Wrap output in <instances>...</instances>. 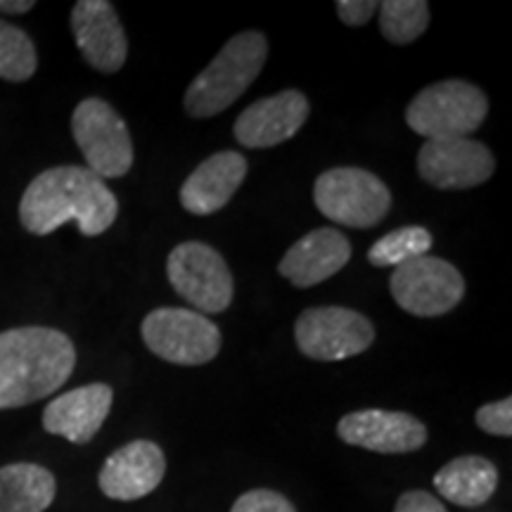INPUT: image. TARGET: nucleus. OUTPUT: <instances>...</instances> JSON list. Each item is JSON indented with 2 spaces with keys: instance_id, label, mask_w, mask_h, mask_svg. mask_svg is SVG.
Instances as JSON below:
<instances>
[{
  "instance_id": "nucleus-1",
  "label": "nucleus",
  "mask_w": 512,
  "mask_h": 512,
  "mask_svg": "<svg viewBox=\"0 0 512 512\" xmlns=\"http://www.w3.org/2000/svg\"><path fill=\"white\" fill-rule=\"evenodd\" d=\"M119 216L117 195L86 166H55L43 171L19 200V221L31 235L55 233L74 221L86 238H95Z\"/></svg>"
},
{
  "instance_id": "nucleus-2",
  "label": "nucleus",
  "mask_w": 512,
  "mask_h": 512,
  "mask_svg": "<svg viewBox=\"0 0 512 512\" xmlns=\"http://www.w3.org/2000/svg\"><path fill=\"white\" fill-rule=\"evenodd\" d=\"M74 342L53 328L0 332V411L41 401L72 377Z\"/></svg>"
},
{
  "instance_id": "nucleus-3",
  "label": "nucleus",
  "mask_w": 512,
  "mask_h": 512,
  "mask_svg": "<svg viewBox=\"0 0 512 512\" xmlns=\"http://www.w3.org/2000/svg\"><path fill=\"white\" fill-rule=\"evenodd\" d=\"M268 57V41L259 31H242L233 36L221 53L190 83L185 93V112L195 119L216 117L226 112L256 81Z\"/></svg>"
},
{
  "instance_id": "nucleus-4",
  "label": "nucleus",
  "mask_w": 512,
  "mask_h": 512,
  "mask_svg": "<svg viewBox=\"0 0 512 512\" xmlns=\"http://www.w3.org/2000/svg\"><path fill=\"white\" fill-rule=\"evenodd\" d=\"M489 100L475 83L439 81L415 95L406 107V124L425 140L467 138L484 124Z\"/></svg>"
},
{
  "instance_id": "nucleus-5",
  "label": "nucleus",
  "mask_w": 512,
  "mask_h": 512,
  "mask_svg": "<svg viewBox=\"0 0 512 512\" xmlns=\"http://www.w3.org/2000/svg\"><path fill=\"white\" fill-rule=\"evenodd\" d=\"M313 202L320 214L349 228H373L389 214L392 192L375 174L358 166H337L318 176Z\"/></svg>"
},
{
  "instance_id": "nucleus-6",
  "label": "nucleus",
  "mask_w": 512,
  "mask_h": 512,
  "mask_svg": "<svg viewBox=\"0 0 512 512\" xmlns=\"http://www.w3.org/2000/svg\"><path fill=\"white\" fill-rule=\"evenodd\" d=\"M72 133L86 169L95 176L124 178L133 166V140L126 121L100 98H86L72 114Z\"/></svg>"
},
{
  "instance_id": "nucleus-7",
  "label": "nucleus",
  "mask_w": 512,
  "mask_h": 512,
  "mask_svg": "<svg viewBox=\"0 0 512 512\" xmlns=\"http://www.w3.org/2000/svg\"><path fill=\"white\" fill-rule=\"evenodd\" d=\"M140 332L152 354L176 366H204L221 351V330L190 309H155L145 316Z\"/></svg>"
},
{
  "instance_id": "nucleus-8",
  "label": "nucleus",
  "mask_w": 512,
  "mask_h": 512,
  "mask_svg": "<svg viewBox=\"0 0 512 512\" xmlns=\"http://www.w3.org/2000/svg\"><path fill=\"white\" fill-rule=\"evenodd\" d=\"M174 290L197 313H223L233 302V273L226 259L207 242H181L166 261Z\"/></svg>"
},
{
  "instance_id": "nucleus-9",
  "label": "nucleus",
  "mask_w": 512,
  "mask_h": 512,
  "mask_svg": "<svg viewBox=\"0 0 512 512\" xmlns=\"http://www.w3.org/2000/svg\"><path fill=\"white\" fill-rule=\"evenodd\" d=\"M294 339L299 351L313 361H347L370 349L375 342V328L363 313L354 309L316 306L297 318Z\"/></svg>"
},
{
  "instance_id": "nucleus-10",
  "label": "nucleus",
  "mask_w": 512,
  "mask_h": 512,
  "mask_svg": "<svg viewBox=\"0 0 512 512\" xmlns=\"http://www.w3.org/2000/svg\"><path fill=\"white\" fill-rule=\"evenodd\" d=\"M394 302L418 318H437L453 311L465 297V278L437 256H418L396 268L389 280Z\"/></svg>"
},
{
  "instance_id": "nucleus-11",
  "label": "nucleus",
  "mask_w": 512,
  "mask_h": 512,
  "mask_svg": "<svg viewBox=\"0 0 512 512\" xmlns=\"http://www.w3.org/2000/svg\"><path fill=\"white\" fill-rule=\"evenodd\" d=\"M496 159L484 143L472 138L427 140L418 152V174L439 190H470L489 181Z\"/></svg>"
},
{
  "instance_id": "nucleus-12",
  "label": "nucleus",
  "mask_w": 512,
  "mask_h": 512,
  "mask_svg": "<svg viewBox=\"0 0 512 512\" xmlns=\"http://www.w3.org/2000/svg\"><path fill=\"white\" fill-rule=\"evenodd\" d=\"M311 105L302 91H280L252 102L235 121L233 133L240 145L261 150L294 138L309 119Z\"/></svg>"
},
{
  "instance_id": "nucleus-13",
  "label": "nucleus",
  "mask_w": 512,
  "mask_h": 512,
  "mask_svg": "<svg viewBox=\"0 0 512 512\" xmlns=\"http://www.w3.org/2000/svg\"><path fill=\"white\" fill-rule=\"evenodd\" d=\"M337 434L344 444L375 453H413L427 444V427L418 418L380 408L344 415Z\"/></svg>"
},
{
  "instance_id": "nucleus-14",
  "label": "nucleus",
  "mask_w": 512,
  "mask_h": 512,
  "mask_svg": "<svg viewBox=\"0 0 512 512\" xmlns=\"http://www.w3.org/2000/svg\"><path fill=\"white\" fill-rule=\"evenodd\" d=\"M166 475L164 451L155 441L138 439L117 448L100 467V491L112 501H138L157 489Z\"/></svg>"
},
{
  "instance_id": "nucleus-15",
  "label": "nucleus",
  "mask_w": 512,
  "mask_h": 512,
  "mask_svg": "<svg viewBox=\"0 0 512 512\" xmlns=\"http://www.w3.org/2000/svg\"><path fill=\"white\" fill-rule=\"evenodd\" d=\"M72 31L83 60L102 74H114L128 57L126 31L107 0H79L72 10Z\"/></svg>"
},
{
  "instance_id": "nucleus-16",
  "label": "nucleus",
  "mask_w": 512,
  "mask_h": 512,
  "mask_svg": "<svg viewBox=\"0 0 512 512\" xmlns=\"http://www.w3.org/2000/svg\"><path fill=\"white\" fill-rule=\"evenodd\" d=\"M112 401V387L102 382L64 392L50 401L43 411V430L72 441V444H88L105 425Z\"/></svg>"
},
{
  "instance_id": "nucleus-17",
  "label": "nucleus",
  "mask_w": 512,
  "mask_h": 512,
  "mask_svg": "<svg viewBox=\"0 0 512 512\" xmlns=\"http://www.w3.org/2000/svg\"><path fill=\"white\" fill-rule=\"evenodd\" d=\"M351 259V242L339 230L316 228L287 249L278 271L294 287H313L325 283L342 271Z\"/></svg>"
},
{
  "instance_id": "nucleus-18",
  "label": "nucleus",
  "mask_w": 512,
  "mask_h": 512,
  "mask_svg": "<svg viewBox=\"0 0 512 512\" xmlns=\"http://www.w3.org/2000/svg\"><path fill=\"white\" fill-rule=\"evenodd\" d=\"M247 176V159L235 150L211 155L197 166L181 188V204L195 216H211L233 200Z\"/></svg>"
},
{
  "instance_id": "nucleus-19",
  "label": "nucleus",
  "mask_w": 512,
  "mask_h": 512,
  "mask_svg": "<svg viewBox=\"0 0 512 512\" xmlns=\"http://www.w3.org/2000/svg\"><path fill=\"white\" fill-rule=\"evenodd\" d=\"M498 470L482 456H460L434 475V489L448 503L460 508H477L496 494Z\"/></svg>"
},
{
  "instance_id": "nucleus-20",
  "label": "nucleus",
  "mask_w": 512,
  "mask_h": 512,
  "mask_svg": "<svg viewBox=\"0 0 512 512\" xmlns=\"http://www.w3.org/2000/svg\"><path fill=\"white\" fill-rule=\"evenodd\" d=\"M55 475L36 463L0 467V512H46L55 501Z\"/></svg>"
},
{
  "instance_id": "nucleus-21",
  "label": "nucleus",
  "mask_w": 512,
  "mask_h": 512,
  "mask_svg": "<svg viewBox=\"0 0 512 512\" xmlns=\"http://www.w3.org/2000/svg\"><path fill=\"white\" fill-rule=\"evenodd\" d=\"M380 31L394 46H408L418 41L430 24V5L425 0H387L377 5Z\"/></svg>"
},
{
  "instance_id": "nucleus-22",
  "label": "nucleus",
  "mask_w": 512,
  "mask_h": 512,
  "mask_svg": "<svg viewBox=\"0 0 512 512\" xmlns=\"http://www.w3.org/2000/svg\"><path fill=\"white\" fill-rule=\"evenodd\" d=\"M432 233L422 226H403L392 233L382 235L380 240L370 247L368 261L377 268H399L406 261L427 256L432 249Z\"/></svg>"
},
{
  "instance_id": "nucleus-23",
  "label": "nucleus",
  "mask_w": 512,
  "mask_h": 512,
  "mask_svg": "<svg viewBox=\"0 0 512 512\" xmlns=\"http://www.w3.org/2000/svg\"><path fill=\"white\" fill-rule=\"evenodd\" d=\"M38 55L29 34L0 19V79L24 83L36 74Z\"/></svg>"
},
{
  "instance_id": "nucleus-24",
  "label": "nucleus",
  "mask_w": 512,
  "mask_h": 512,
  "mask_svg": "<svg viewBox=\"0 0 512 512\" xmlns=\"http://www.w3.org/2000/svg\"><path fill=\"white\" fill-rule=\"evenodd\" d=\"M477 427L494 437H510L512 434V399L505 396L501 401L486 403L477 411Z\"/></svg>"
},
{
  "instance_id": "nucleus-25",
  "label": "nucleus",
  "mask_w": 512,
  "mask_h": 512,
  "mask_svg": "<svg viewBox=\"0 0 512 512\" xmlns=\"http://www.w3.org/2000/svg\"><path fill=\"white\" fill-rule=\"evenodd\" d=\"M230 512H297L283 494L271 489H252L233 503Z\"/></svg>"
},
{
  "instance_id": "nucleus-26",
  "label": "nucleus",
  "mask_w": 512,
  "mask_h": 512,
  "mask_svg": "<svg viewBox=\"0 0 512 512\" xmlns=\"http://www.w3.org/2000/svg\"><path fill=\"white\" fill-rule=\"evenodd\" d=\"M377 5L380 3H375V0H339L335 8L344 24H349V27H366L377 12Z\"/></svg>"
},
{
  "instance_id": "nucleus-27",
  "label": "nucleus",
  "mask_w": 512,
  "mask_h": 512,
  "mask_svg": "<svg viewBox=\"0 0 512 512\" xmlns=\"http://www.w3.org/2000/svg\"><path fill=\"white\" fill-rule=\"evenodd\" d=\"M394 512H448L446 505L427 491H406L396 501Z\"/></svg>"
},
{
  "instance_id": "nucleus-28",
  "label": "nucleus",
  "mask_w": 512,
  "mask_h": 512,
  "mask_svg": "<svg viewBox=\"0 0 512 512\" xmlns=\"http://www.w3.org/2000/svg\"><path fill=\"white\" fill-rule=\"evenodd\" d=\"M34 10V0H0V12L5 15H24Z\"/></svg>"
}]
</instances>
